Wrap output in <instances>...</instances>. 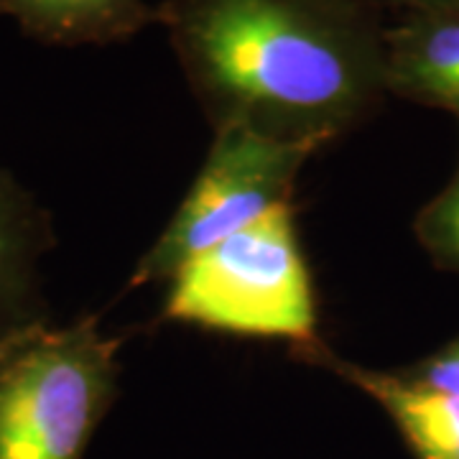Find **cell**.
Masks as SVG:
<instances>
[{"instance_id": "obj_1", "label": "cell", "mask_w": 459, "mask_h": 459, "mask_svg": "<svg viewBox=\"0 0 459 459\" xmlns=\"http://www.w3.org/2000/svg\"><path fill=\"white\" fill-rule=\"evenodd\" d=\"M156 13L212 131L247 128L316 153L388 95L373 3L164 0Z\"/></svg>"}, {"instance_id": "obj_2", "label": "cell", "mask_w": 459, "mask_h": 459, "mask_svg": "<svg viewBox=\"0 0 459 459\" xmlns=\"http://www.w3.org/2000/svg\"><path fill=\"white\" fill-rule=\"evenodd\" d=\"M120 340L98 316L0 342V459H82L117 398Z\"/></svg>"}, {"instance_id": "obj_3", "label": "cell", "mask_w": 459, "mask_h": 459, "mask_svg": "<svg viewBox=\"0 0 459 459\" xmlns=\"http://www.w3.org/2000/svg\"><path fill=\"white\" fill-rule=\"evenodd\" d=\"M164 316L197 327L316 342V307L291 207L189 258L169 279Z\"/></svg>"}, {"instance_id": "obj_4", "label": "cell", "mask_w": 459, "mask_h": 459, "mask_svg": "<svg viewBox=\"0 0 459 459\" xmlns=\"http://www.w3.org/2000/svg\"><path fill=\"white\" fill-rule=\"evenodd\" d=\"M314 151L247 128H217L204 166L159 240L135 263L131 286L169 281L189 258L291 207L296 179Z\"/></svg>"}, {"instance_id": "obj_5", "label": "cell", "mask_w": 459, "mask_h": 459, "mask_svg": "<svg viewBox=\"0 0 459 459\" xmlns=\"http://www.w3.org/2000/svg\"><path fill=\"white\" fill-rule=\"evenodd\" d=\"M294 350L301 360L327 368L370 395L419 459H459V395L431 388L406 370L388 373L342 360L319 340Z\"/></svg>"}, {"instance_id": "obj_6", "label": "cell", "mask_w": 459, "mask_h": 459, "mask_svg": "<svg viewBox=\"0 0 459 459\" xmlns=\"http://www.w3.org/2000/svg\"><path fill=\"white\" fill-rule=\"evenodd\" d=\"M385 92L459 120V0L385 26Z\"/></svg>"}, {"instance_id": "obj_7", "label": "cell", "mask_w": 459, "mask_h": 459, "mask_svg": "<svg viewBox=\"0 0 459 459\" xmlns=\"http://www.w3.org/2000/svg\"><path fill=\"white\" fill-rule=\"evenodd\" d=\"M51 246L49 214L0 169V342L49 322L39 261Z\"/></svg>"}, {"instance_id": "obj_8", "label": "cell", "mask_w": 459, "mask_h": 459, "mask_svg": "<svg viewBox=\"0 0 459 459\" xmlns=\"http://www.w3.org/2000/svg\"><path fill=\"white\" fill-rule=\"evenodd\" d=\"M26 36L54 47L117 44L159 23L146 0H0Z\"/></svg>"}, {"instance_id": "obj_9", "label": "cell", "mask_w": 459, "mask_h": 459, "mask_svg": "<svg viewBox=\"0 0 459 459\" xmlns=\"http://www.w3.org/2000/svg\"><path fill=\"white\" fill-rule=\"evenodd\" d=\"M413 228L431 261L459 273V171L419 212Z\"/></svg>"}, {"instance_id": "obj_10", "label": "cell", "mask_w": 459, "mask_h": 459, "mask_svg": "<svg viewBox=\"0 0 459 459\" xmlns=\"http://www.w3.org/2000/svg\"><path fill=\"white\" fill-rule=\"evenodd\" d=\"M406 373L431 385V388L459 395V340L449 342L419 365H413Z\"/></svg>"}, {"instance_id": "obj_11", "label": "cell", "mask_w": 459, "mask_h": 459, "mask_svg": "<svg viewBox=\"0 0 459 459\" xmlns=\"http://www.w3.org/2000/svg\"><path fill=\"white\" fill-rule=\"evenodd\" d=\"M365 3H391V5H401L406 11H424V8H437V5H446V3H457V0H365Z\"/></svg>"}]
</instances>
